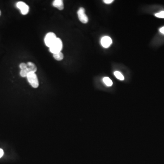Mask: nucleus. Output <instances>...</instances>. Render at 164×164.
<instances>
[{
	"label": "nucleus",
	"mask_w": 164,
	"mask_h": 164,
	"mask_svg": "<svg viewBox=\"0 0 164 164\" xmlns=\"http://www.w3.org/2000/svg\"><path fill=\"white\" fill-rule=\"evenodd\" d=\"M160 32H161L163 34H164V27H162L161 28H160Z\"/></svg>",
	"instance_id": "nucleus-17"
},
{
	"label": "nucleus",
	"mask_w": 164,
	"mask_h": 164,
	"mask_svg": "<svg viewBox=\"0 0 164 164\" xmlns=\"http://www.w3.org/2000/svg\"><path fill=\"white\" fill-rule=\"evenodd\" d=\"M19 67L21 68V70L26 69V68H27V64L26 63H20V65H19Z\"/></svg>",
	"instance_id": "nucleus-14"
},
{
	"label": "nucleus",
	"mask_w": 164,
	"mask_h": 164,
	"mask_svg": "<svg viewBox=\"0 0 164 164\" xmlns=\"http://www.w3.org/2000/svg\"><path fill=\"white\" fill-rule=\"evenodd\" d=\"M1 11L0 10V15H1Z\"/></svg>",
	"instance_id": "nucleus-18"
},
{
	"label": "nucleus",
	"mask_w": 164,
	"mask_h": 164,
	"mask_svg": "<svg viewBox=\"0 0 164 164\" xmlns=\"http://www.w3.org/2000/svg\"><path fill=\"white\" fill-rule=\"evenodd\" d=\"M57 37L54 33L50 32L47 33L44 38L45 44L46 46L50 48L57 39Z\"/></svg>",
	"instance_id": "nucleus-3"
},
{
	"label": "nucleus",
	"mask_w": 164,
	"mask_h": 164,
	"mask_svg": "<svg viewBox=\"0 0 164 164\" xmlns=\"http://www.w3.org/2000/svg\"><path fill=\"white\" fill-rule=\"evenodd\" d=\"M28 82L33 88H37L39 86L38 78L36 73L30 72L27 77Z\"/></svg>",
	"instance_id": "nucleus-2"
},
{
	"label": "nucleus",
	"mask_w": 164,
	"mask_h": 164,
	"mask_svg": "<svg viewBox=\"0 0 164 164\" xmlns=\"http://www.w3.org/2000/svg\"><path fill=\"white\" fill-rule=\"evenodd\" d=\"M3 154H4V151H3V150L0 149V158L3 156Z\"/></svg>",
	"instance_id": "nucleus-16"
},
{
	"label": "nucleus",
	"mask_w": 164,
	"mask_h": 164,
	"mask_svg": "<svg viewBox=\"0 0 164 164\" xmlns=\"http://www.w3.org/2000/svg\"><path fill=\"white\" fill-rule=\"evenodd\" d=\"M53 58L55 59H56L57 61H61L63 58V54L62 52L57 53L53 54Z\"/></svg>",
	"instance_id": "nucleus-9"
},
{
	"label": "nucleus",
	"mask_w": 164,
	"mask_h": 164,
	"mask_svg": "<svg viewBox=\"0 0 164 164\" xmlns=\"http://www.w3.org/2000/svg\"><path fill=\"white\" fill-rule=\"evenodd\" d=\"M114 75H115V76L116 77L117 79H118V80H124V79H125L124 76H123L122 73H121L120 72H114Z\"/></svg>",
	"instance_id": "nucleus-11"
},
{
	"label": "nucleus",
	"mask_w": 164,
	"mask_h": 164,
	"mask_svg": "<svg viewBox=\"0 0 164 164\" xmlns=\"http://www.w3.org/2000/svg\"><path fill=\"white\" fill-rule=\"evenodd\" d=\"M17 8L20 10L21 13L23 15H27L29 11V7L23 1H19L16 4Z\"/></svg>",
	"instance_id": "nucleus-4"
},
{
	"label": "nucleus",
	"mask_w": 164,
	"mask_h": 164,
	"mask_svg": "<svg viewBox=\"0 0 164 164\" xmlns=\"http://www.w3.org/2000/svg\"><path fill=\"white\" fill-rule=\"evenodd\" d=\"M113 1H114L113 0H104L103 1V2L106 4H111V3H112Z\"/></svg>",
	"instance_id": "nucleus-15"
},
{
	"label": "nucleus",
	"mask_w": 164,
	"mask_h": 164,
	"mask_svg": "<svg viewBox=\"0 0 164 164\" xmlns=\"http://www.w3.org/2000/svg\"><path fill=\"white\" fill-rule=\"evenodd\" d=\"M112 43V40L111 38L108 36L103 37L101 40V45H102L103 48H108L110 46Z\"/></svg>",
	"instance_id": "nucleus-6"
},
{
	"label": "nucleus",
	"mask_w": 164,
	"mask_h": 164,
	"mask_svg": "<svg viewBox=\"0 0 164 164\" xmlns=\"http://www.w3.org/2000/svg\"><path fill=\"white\" fill-rule=\"evenodd\" d=\"M29 72H30L29 71V70H28L27 68L23 69V70H21V71H20V76L23 77H27Z\"/></svg>",
	"instance_id": "nucleus-12"
},
{
	"label": "nucleus",
	"mask_w": 164,
	"mask_h": 164,
	"mask_svg": "<svg viewBox=\"0 0 164 164\" xmlns=\"http://www.w3.org/2000/svg\"><path fill=\"white\" fill-rule=\"evenodd\" d=\"M53 5L59 10H63L64 8V5L62 0H55L53 2Z\"/></svg>",
	"instance_id": "nucleus-7"
},
{
	"label": "nucleus",
	"mask_w": 164,
	"mask_h": 164,
	"mask_svg": "<svg viewBox=\"0 0 164 164\" xmlns=\"http://www.w3.org/2000/svg\"><path fill=\"white\" fill-rule=\"evenodd\" d=\"M27 68L30 72H34L37 71V68L35 64L32 62H29L27 63Z\"/></svg>",
	"instance_id": "nucleus-8"
},
{
	"label": "nucleus",
	"mask_w": 164,
	"mask_h": 164,
	"mask_svg": "<svg viewBox=\"0 0 164 164\" xmlns=\"http://www.w3.org/2000/svg\"><path fill=\"white\" fill-rule=\"evenodd\" d=\"M77 15L79 20L83 23H87L89 21L88 17L85 13V9L83 7H80L77 11Z\"/></svg>",
	"instance_id": "nucleus-5"
},
{
	"label": "nucleus",
	"mask_w": 164,
	"mask_h": 164,
	"mask_svg": "<svg viewBox=\"0 0 164 164\" xmlns=\"http://www.w3.org/2000/svg\"><path fill=\"white\" fill-rule=\"evenodd\" d=\"M103 80L104 84L108 87H111L113 85L112 81L109 79V77H104Z\"/></svg>",
	"instance_id": "nucleus-10"
},
{
	"label": "nucleus",
	"mask_w": 164,
	"mask_h": 164,
	"mask_svg": "<svg viewBox=\"0 0 164 164\" xmlns=\"http://www.w3.org/2000/svg\"><path fill=\"white\" fill-rule=\"evenodd\" d=\"M63 42L61 39L57 37L55 41L49 48L50 52L53 53V54L60 53L63 49Z\"/></svg>",
	"instance_id": "nucleus-1"
},
{
	"label": "nucleus",
	"mask_w": 164,
	"mask_h": 164,
	"mask_svg": "<svg viewBox=\"0 0 164 164\" xmlns=\"http://www.w3.org/2000/svg\"><path fill=\"white\" fill-rule=\"evenodd\" d=\"M156 17H157L159 18H164V11H160V13H157L155 14Z\"/></svg>",
	"instance_id": "nucleus-13"
}]
</instances>
